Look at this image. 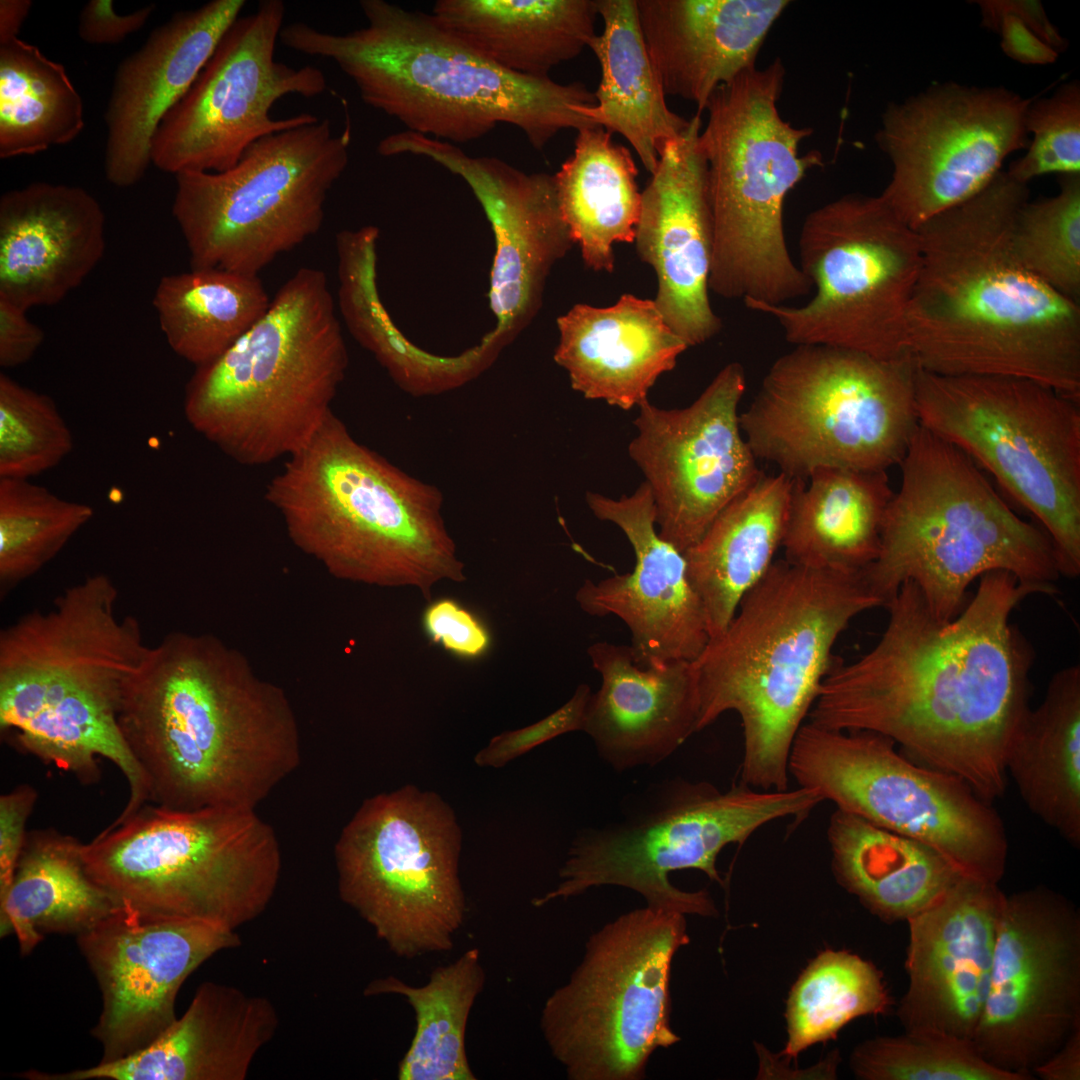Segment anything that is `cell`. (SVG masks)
<instances>
[{
	"label": "cell",
	"instance_id": "f6af8a7d",
	"mask_svg": "<svg viewBox=\"0 0 1080 1080\" xmlns=\"http://www.w3.org/2000/svg\"><path fill=\"white\" fill-rule=\"evenodd\" d=\"M477 948L435 968L422 986L388 976L372 980L365 996L395 994L406 999L415 1016V1033L398 1065L400 1080H475L466 1053L471 1009L485 984Z\"/></svg>",
	"mask_w": 1080,
	"mask_h": 1080
},
{
	"label": "cell",
	"instance_id": "be15d7a7",
	"mask_svg": "<svg viewBox=\"0 0 1080 1080\" xmlns=\"http://www.w3.org/2000/svg\"><path fill=\"white\" fill-rule=\"evenodd\" d=\"M31 6L30 0L0 1V44L18 38Z\"/></svg>",
	"mask_w": 1080,
	"mask_h": 1080
},
{
	"label": "cell",
	"instance_id": "b9f144b4",
	"mask_svg": "<svg viewBox=\"0 0 1080 1080\" xmlns=\"http://www.w3.org/2000/svg\"><path fill=\"white\" fill-rule=\"evenodd\" d=\"M378 237L374 226L336 236L338 305L352 336L414 396L440 394L477 377L481 366L472 349L457 357L435 356L417 348L393 323L377 288Z\"/></svg>",
	"mask_w": 1080,
	"mask_h": 1080
},
{
	"label": "cell",
	"instance_id": "d4e9b609",
	"mask_svg": "<svg viewBox=\"0 0 1080 1080\" xmlns=\"http://www.w3.org/2000/svg\"><path fill=\"white\" fill-rule=\"evenodd\" d=\"M77 944L102 996L91 1034L104 1063L157 1040L177 1020L175 1001L185 980L217 952L238 947L240 938L222 927L147 918L122 906L77 935Z\"/></svg>",
	"mask_w": 1080,
	"mask_h": 1080
},
{
	"label": "cell",
	"instance_id": "c3c4849f",
	"mask_svg": "<svg viewBox=\"0 0 1080 1080\" xmlns=\"http://www.w3.org/2000/svg\"><path fill=\"white\" fill-rule=\"evenodd\" d=\"M28 479L0 478V595L38 573L93 517Z\"/></svg>",
	"mask_w": 1080,
	"mask_h": 1080
},
{
	"label": "cell",
	"instance_id": "1f68e13d",
	"mask_svg": "<svg viewBox=\"0 0 1080 1080\" xmlns=\"http://www.w3.org/2000/svg\"><path fill=\"white\" fill-rule=\"evenodd\" d=\"M275 1006L226 984L202 983L185 1011L151 1045L126 1058L65 1073L28 1070L27 1080H244L278 1029Z\"/></svg>",
	"mask_w": 1080,
	"mask_h": 1080
},
{
	"label": "cell",
	"instance_id": "94428289",
	"mask_svg": "<svg viewBox=\"0 0 1080 1080\" xmlns=\"http://www.w3.org/2000/svg\"><path fill=\"white\" fill-rule=\"evenodd\" d=\"M980 13H1011L1019 17L1037 36L1058 53L1068 46L1066 39L1048 18L1043 5L1031 0H977Z\"/></svg>",
	"mask_w": 1080,
	"mask_h": 1080
},
{
	"label": "cell",
	"instance_id": "cb8c5ba5",
	"mask_svg": "<svg viewBox=\"0 0 1080 1080\" xmlns=\"http://www.w3.org/2000/svg\"><path fill=\"white\" fill-rule=\"evenodd\" d=\"M377 151L384 157H428L469 185L495 240L488 294L497 320L492 332L510 344L537 316L551 270L575 245L554 176L526 173L492 156L473 157L452 143L407 130L380 140Z\"/></svg>",
	"mask_w": 1080,
	"mask_h": 1080
},
{
	"label": "cell",
	"instance_id": "91938a15",
	"mask_svg": "<svg viewBox=\"0 0 1080 1080\" xmlns=\"http://www.w3.org/2000/svg\"><path fill=\"white\" fill-rule=\"evenodd\" d=\"M27 310L0 298V366L14 368L28 362L44 340Z\"/></svg>",
	"mask_w": 1080,
	"mask_h": 1080
},
{
	"label": "cell",
	"instance_id": "7bdbcfd3",
	"mask_svg": "<svg viewBox=\"0 0 1080 1080\" xmlns=\"http://www.w3.org/2000/svg\"><path fill=\"white\" fill-rule=\"evenodd\" d=\"M577 132L573 154L553 175L559 207L586 267L611 273L613 245L635 240L638 169L630 150L602 126Z\"/></svg>",
	"mask_w": 1080,
	"mask_h": 1080
},
{
	"label": "cell",
	"instance_id": "6125c7cd",
	"mask_svg": "<svg viewBox=\"0 0 1080 1080\" xmlns=\"http://www.w3.org/2000/svg\"><path fill=\"white\" fill-rule=\"evenodd\" d=\"M1032 1075L1042 1080L1080 1079V1025L1056 1052L1033 1069Z\"/></svg>",
	"mask_w": 1080,
	"mask_h": 1080
},
{
	"label": "cell",
	"instance_id": "8992f818",
	"mask_svg": "<svg viewBox=\"0 0 1080 1080\" xmlns=\"http://www.w3.org/2000/svg\"><path fill=\"white\" fill-rule=\"evenodd\" d=\"M289 536L344 579L412 587L466 580L439 488L358 442L331 411L265 489Z\"/></svg>",
	"mask_w": 1080,
	"mask_h": 1080
},
{
	"label": "cell",
	"instance_id": "ab89813d",
	"mask_svg": "<svg viewBox=\"0 0 1080 1080\" xmlns=\"http://www.w3.org/2000/svg\"><path fill=\"white\" fill-rule=\"evenodd\" d=\"M77 839L54 830L27 836L12 884L0 899V934H15L21 955L46 934L79 935L122 904L87 871Z\"/></svg>",
	"mask_w": 1080,
	"mask_h": 1080
},
{
	"label": "cell",
	"instance_id": "7a4b0ae2",
	"mask_svg": "<svg viewBox=\"0 0 1080 1080\" xmlns=\"http://www.w3.org/2000/svg\"><path fill=\"white\" fill-rule=\"evenodd\" d=\"M1029 195L1028 184L1001 171L916 230L908 347L928 372L1025 378L1080 401L1079 303L1030 272L1013 247Z\"/></svg>",
	"mask_w": 1080,
	"mask_h": 1080
},
{
	"label": "cell",
	"instance_id": "836d02e7",
	"mask_svg": "<svg viewBox=\"0 0 1080 1080\" xmlns=\"http://www.w3.org/2000/svg\"><path fill=\"white\" fill-rule=\"evenodd\" d=\"M554 361L586 399L629 410L647 401L657 379L689 347L654 300L622 294L615 304L572 306L556 320Z\"/></svg>",
	"mask_w": 1080,
	"mask_h": 1080
},
{
	"label": "cell",
	"instance_id": "f1b7e54d",
	"mask_svg": "<svg viewBox=\"0 0 1080 1080\" xmlns=\"http://www.w3.org/2000/svg\"><path fill=\"white\" fill-rule=\"evenodd\" d=\"M244 0H212L177 12L118 66L104 115V169L109 183H138L151 160L152 140L240 16Z\"/></svg>",
	"mask_w": 1080,
	"mask_h": 1080
},
{
	"label": "cell",
	"instance_id": "ee69618b",
	"mask_svg": "<svg viewBox=\"0 0 1080 1080\" xmlns=\"http://www.w3.org/2000/svg\"><path fill=\"white\" fill-rule=\"evenodd\" d=\"M271 303L259 275L191 268L163 276L153 305L170 348L196 367L229 349Z\"/></svg>",
	"mask_w": 1080,
	"mask_h": 1080
},
{
	"label": "cell",
	"instance_id": "d590c367",
	"mask_svg": "<svg viewBox=\"0 0 1080 1080\" xmlns=\"http://www.w3.org/2000/svg\"><path fill=\"white\" fill-rule=\"evenodd\" d=\"M794 479L782 542L784 559L820 570L860 572L877 557L887 473L822 468Z\"/></svg>",
	"mask_w": 1080,
	"mask_h": 1080
},
{
	"label": "cell",
	"instance_id": "e0dca14e",
	"mask_svg": "<svg viewBox=\"0 0 1080 1080\" xmlns=\"http://www.w3.org/2000/svg\"><path fill=\"white\" fill-rule=\"evenodd\" d=\"M461 832L440 796L407 785L366 799L334 848L341 900L398 957L452 949L465 919Z\"/></svg>",
	"mask_w": 1080,
	"mask_h": 1080
},
{
	"label": "cell",
	"instance_id": "60d3db41",
	"mask_svg": "<svg viewBox=\"0 0 1080 1080\" xmlns=\"http://www.w3.org/2000/svg\"><path fill=\"white\" fill-rule=\"evenodd\" d=\"M827 837L839 882L887 921H907L964 876L932 847L839 809Z\"/></svg>",
	"mask_w": 1080,
	"mask_h": 1080
},
{
	"label": "cell",
	"instance_id": "bcb514c9",
	"mask_svg": "<svg viewBox=\"0 0 1080 1080\" xmlns=\"http://www.w3.org/2000/svg\"><path fill=\"white\" fill-rule=\"evenodd\" d=\"M83 101L65 67L20 38L0 44V158L34 155L75 140Z\"/></svg>",
	"mask_w": 1080,
	"mask_h": 1080
},
{
	"label": "cell",
	"instance_id": "3957f363",
	"mask_svg": "<svg viewBox=\"0 0 1080 1080\" xmlns=\"http://www.w3.org/2000/svg\"><path fill=\"white\" fill-rule=\"evenodd\" d=\"M118 721L148 798L170 809L256 808L301 762L284 693L212 636L173 632L149 646Z\"/></svg>",
	"mask_w": 1080,
	"mask_h": 1080
},
{
	"label": "cell",
	"instance_id": "52a82bcc",
	"mask_svg": "<svg viewBox=\"0 0 1080 1080\" xmlns=\"http://www.w3.org/2000/svg\"><path fill=\"white\" fill-rule=\"evenodd\" d=\"M328 285L324 271L299 268L265 315L188 381V423L235 462L288 458L333 411L349 358Z\"/></svg>",
	"mask_w": 1080,
	"mask_h": 1080
},
{
	"label": "cell",
	"instance_id": "f5cc1de1",
	"mask_svg": "<svg viewBox=\"0 0 1080 1080\" xmlns=\"http://www.w3.org/2000/svg\"><path fill=\"white\" fill-rule=\"evenodd\" d=\"M1031 135L1026 153L1006 171L1028 184L1033 178L1057 173L1080 174V84L1060 85L1050 96L1032 100L1025 116Z\"/></svg>",
	"mask_w": 1080,
	"mask_h": 1080
},
{
	"label": "cell",
	"instance_id": "6f0895ef",
	"mask_svg": "<svg viewBox=\"0 0 1080 1080\" xmlns=\"http://www.w3.org/2000/svg\"><path fill=\"white\" fill-rule=\"evenodd\" d=\"M155 7L150 4L128 14H119L111 0H90L80 13L78 35L91 45L118 44L143 28Z\"/></svg>",
	"mask_w": 1080,
	"mask_h": 1080
},
{
	"label": "cell",
	"instance_id": "ac0fdd59",
	"mask_svg": "<svg viewBox=\"0 0 1080 1080\" xmlns=\"http://www.w3.org/2000/svg\"><path fill=\"white\" fill-rule=\"evenodd\" d=\"M889 738L805 722L789 757L798 786L836 809L920 841L962 875L999 883L1008 843L1004 825L962 779L908 759Z\"/></svg>",
	"mask_w": 1080,
	"mask_h": 1080
},
{
	"label": "cell",
	"instance_id": "680465c9",
	"mask_svg": "<svg viewBox=\"0 0 1080 1080\" xmlns=\"http://www.w3.org/2000/svg\"><path fill=\"white\" fill-rule=\"evenodd\" d=\"M981 26L1000 35V46L1010 59L1025 65L1054 63L1059 53L1011 13H980Z\"/></svg>",
	"mask_w": 1080,
	"mask_h": 1080
},
{
	"label": "cell",
	"instance_id": "7402d4cb",
	"mask_svg": "<svg viewBox=\"0 0 1080 1080\" xmlns=\"http://www.w3.org/2000/svg\"><path fill=\"white\" fill-rule=\"evenodd\" d=\"M118 596L108 575L92 574L1 630V719L54 704L119 713L149 646L139 620L118 614Z\"/></svg>",
	"mask_w": 1080,
	"mask_h": 1080
},
{
	"label": "cell",
	"instance_id": "db71d44e",
	"mask_svg": "<svg viewBox=\"0 0 1080 1080\" xmlns=\"http://www.w3.org/2000/svg\"><path fill=\"white\" fill-rule=\"evenodd\" d=\"M588 685H579L571 698L543 719L491 739L477 753L475 762L483 767H501L514 758L565 733L582 731L591 696Z\"/></svg>",
	"mask_w": 1080,
	"mask_h": 1080
},
{
	"label": "cell",
	"instance_id": "f546056e",
	"mask_svg": "<svg viewBox=\"0 0 1080 1080\" xmlns=\"http://www.w3.org/2000/svg\"><path fill=\"white\" fill-rule=\"evenodd\" d=\"M105 216L85 189L34 182L0 198V298L28 310L60 302L100 262Z\"/></svg>",
	"mask_w": 1080,
	"mask_h": 1080
},
{
	"label": "cell",
	"instance_id": "30bf717a",
	"mask_svg": "<svg viewBox=\"0 0 1080 1080\" xmlns=\"http://www.w3.org/2000/svg\"><path fill=\"white\" fill-rule=\"evenodd\" d=\"M91 877L152 919L236 931L271 902L281 873L274 829L255 808H140L83 844Z\"/></svg>",
	"mask_w": 1080,
	"mask_h": 1080
},
{
	"label": "cell",
	"instance_id": "4dcf8cb0",
	"mask_svg": "<svg viewBox=\"0 0 1080 1080\" xmlns=\"http://www.w3.org/2000/svg\"><path fill=\"white\" fill-rule=\"evenodd\" d=\"M587 653L601 686L591 693L582 731L615 771L656 765L697 732L692 661L643 663L630 645L607 641Z\"/></svg>",
	"mask_w": 1080,
	"mask_h": 1080
},
{
	"label": "cell",
	"instance_id": "277c9868",
	"mask_svg": "<svg viewBox=\"0 0 1080 1080\" xmlns=\"http://www.w3.org/2000/svg\"><path fill=\"white\" fill-rule=\"evenodd\" d=\"M359 5L364 27L336 34L294 22L283 26L279 40L298 53L332 60L364 103L407 131L455 145L509 124L543 150L562 130L595 125L582 113L596 104L585 84L507 70L432 14L385 0Z\"/></svg>",
	"mask_w": 1080,
	"mask_h": 1080
},
{
	"label": "cell",
	"instance_id": "7c38bea8",
	"mask_svg": "<svg viewBox=\"0 0 1080 1080\" xmlns=\"http://www.w3.org/2000/svg\"><path fill=\"white\" fill-rule=\"evenodd\" d=\"M821 802L816 790L801 786L760 790L740 782L720 791L706 782L664 781L643 793L616 822L578 833L560 868V882L532 903L541 907L614 885L639 893L652 907L714 915L706 891L678 889L669 874L697 869L722 883L716 860L723 848L744 843L769 822L801 820Z\"/></svg>",
	"mask_w": 1080,
	"mask_h": 1080
},
{
	"label": "cell",
	"instance_id": "e575fe53",
	"mask_svg": "<svg viewBox=\"0 0 1080 1080\" xmlns=\"http://www.w3.org/2000/svg\"><path fill=\"white\" fill-rule=\"evenodd\" d=\"M794 479L762 476L683 552L710 638L721 634L740 601L768 572L782 547Z\"/></svg>",
	"mask_w": 1080,
	"mask_h": 1080
},
{
	"label": "cell",
	"instance_id": "9a60e30c",
	"mask_svg": "<svg viewBox=\"0 0 1080 1080\" xmlns=\"http://www.w3.org/2000/svg\"><path fill=\"white\" fill-rule=\"evenodd\" d=\"M685 914L647 905L593 933L569 981L545 1001L543 1037L572 1080H639L651 1054L680 1041L670 972L689 942Z\"/></svg>",
	"mask_w": 1080,
	"mask_h": 1080
},
{
	"label": "cell",
	"instance_id": "2e32d148",
	"mask_svg": "<svg viewBox=\"0 0 1080 1080\" xmlns=\"http://www.w3.org/2000/svg\"><path fill=\"white\" fill-rule=\"evenodd\" d=\"M798 266L811 281L801 306L745 302L771 316L797 345L848 349L878 359L911 355L907 312L921 265L918 233L883 198L848 194L811 211Z\"/></svg>",
	"mask_w": 1080,
	"mask_h": 1080
},
{
	"label": "cell",
	"instance_id": "ffe728a7",
	"mask_svg": "<svg viewBox=\"0 0 1080 1080\" xmlns=\"http://www.w3.org/2000/svg\"><path fill=\"white\" fill-rule=\"evenodd\" d=\"M284 18L281 0H263L255 12L234 21L193 85L160 122L152 164L174 175L221 172L259 139L319 120L310 113L279 119L270 113L287 95L310 98L327 87L319 68L275 59Z\"/></svg>",
	"mask_w": 1080,
	"mask_h": 1080
},
{
	"label": "cell",
	"instance_id": "8fae6325",
	"mask_svg": "<svg viewBox=\"0 0 1080 1080\" xmlns=\"http://www.w3.org/2000/svg\"><path fill=\"white\" fill-rule=\"evenodd\" d=\"M912 355L797 345L769 368L740 427L756 459L805 480L822 468L886 472L919 426Z\"/></svg>",
	"mask_w": 1080,
	"mask_h": 1080
},
{
	"label": "cell",
	"instance_id": "9c48e42d",
	"mask_svg": "<svg viewBox=\"0 0 1080 1080\" xmlns=\"http://www.w3.org/2000/svg\"><path fill=\"white\" fill-rule=\"evenodd\" d=\"M784 75L776 59L719 86L700 131L713 220L709 290L744 303L781 305L813 292L790 255L783 207L822 162L818 152H799L811 129L794 127L779 113Z\"/></svg>",
	"mask_w": 1080,
	"mask_h": 1080
},
{
	"label": "cell",
	"instance_id": "f35d334b",
	"mask_svg": "<svg viewBox=\"0 0 1080 1080\" xmlns=\"http://www.w3.org/2000/svg\"><path fill=\"white\" fill-rule=\"evenodd\" d=\"M1005 770L1027 808L1074 848L1080 846V668L1051 679L1012 738Z\"/></svg>",
	"mask_w": 1080,
	"mask_h": 1080
},
{
	"label": "cell",
	"instance_id": "4316f807",
	"mask_svg": "<svg viewBox=\"0 0 1080 1080\" xmlns=\"http://www.w3.org/2000/svg\"><path fill=\"white\" fill-rule=\"evenodd\" d=\"M1005 896L997 883L962 876L907 920L908 988L897 1011L905 1031L973 1039Z\"/></svg>",
	"mask_w": 1080,
	"mask_h": 1080
},
{
	"label": "cell",
	"instance_id": "f907efd6",
	"mask_svg": "<svg viewBox=\"0 0 1080 1080\" xmlns=\"http://www.w3.org/2000/svg\"><path fill=\"white\" fill-rule=\"evenodd\" d=\"M1013 247L1021 263L1066 298H1080V174L1059 177L1052 197L1019 210Z\"/></svg>",
	"mask_w": 1080,
	"mask_h": 1080
},
{
	"label": "cell",
	"instance_id": "5bb4252c",
	"mask_svg": "<svg viewBox=\"0 0 1080 1080\" xmlns=\"http://www.w3.org/2000/svg\"><path fill=\"white\" fill-rule=\"evenodd\" d=\"M350 142L349 126L334 134L319 119L259 139L227 170L175 175L172 214L191 268L259 275L315 235Z\"/></svg>",
	"mask_w": 1080,
	"mask_h": 1080
},
{
	"label": "cell",
	"instance_id": "484cf974",
	"mask_svg": "<svg viewBox=\"0 0 1080 1080\" xmlns=\"http://www.w3.org/2000/svg\"><path fill=\"white\" fill-rule=\"evenodd\" d=\"M586 502L599 520L622 530L635 565L629 573L586 580L575 594L581 610L621 619L640 662L694 661L710 639L704 609L683 552L658 534L649 486L643 482L632 495L619 499L589 492Z\"/></svg>",
	"mask_w": 1080,
	"mask_h": 1080
},
{
	"label": "cell",
	"instance_id": "603a6c76",
	"mask_svg": "<svg viewBox=\"0 0 1080 1080\" xmlns=\"http://www.w3.org/2000/svg\"><path fill=\"white\" fill-rule=\"evenodd\" d=\"M745 389L732 362L687 407L638 406L629 455L651 490L658 534L681 552L763 474L740 427Z\"/></svg>",
	"mask_w": 1080,
	"mask_h": 1080
},
{
	"label": "cell",
	"instance_id": "83f0119b",
	"mask_svg": "<svg viewBox=\"0 0 1080 1080\" xmlns=\"http://www.w3.org/2000/svg\"><path fill=\"white\" fill-rule=\"evenodd\" d=\"M701 126L696 114L661 151L641 191L634 240L638 257L657 277L656 306L689 347L707 342L722 327L709 298L713 220Z\"/></svg>",
	"mask_w": 1080,
	"mask_h": 1080
},
{
	"label": "cell",
	"instance_id": "d6986e66",
	"mask_svg": "<svg viewBox=\"0 0 1080 1080\" xmlns=\"http://www.w3.org/2000/svg\"><path fill=\"white\" fill-rule=\"evenodd\" d=\"M1025 98L1003 86L934 83L882 114L879 148L892 164L880 196L913 230L980 193L1027 148Z\"/></svg>",
	"mask_w": 1080,
	"mask_h": 1080
},
{
	"label": "cell",
	"instance_id": "681fc988",
	"mask_svg": "<svg viewBox=\"0 0 1080 1080\" xmlns=\"http://www.w3.org/2000/svg\"><path fill=\"white\" fill-rule=\"evenodd\" d=\"M851 1068L865 1080H1024L985 1061L971 1039L935 1032L867 1040L854 1050Z\"/></svg>",
	"mask_w": 1080,
	"mask_h": 1080
},
{
	"label": "cell",
	"instance_id": "9f6ffc18",
	"mask_svg": "<svg viewBox=\"0 0 1080 1080\" xmlns=\"http://www.w3.org/2000/svg\"><path fill=\"white\" fill-rule=\"evenodd\" d=\"M37 799L36 790L21 785L0 797V899L8 892L26 843L28 817Z\"/></svg>",
	"mask_w": 1080,
	"mask_h": 1080
},
{
	"label": "cell",
	"instance_id": "74e56055",
	"mask_svg": "<svg viewBox=\"0 0 1080 1080\" xmlns=\"http://www.w3.org/2000/svg\"><path fill=\"white\" fill-rule=\"evenodd\" d=\"M431 14L495 64L549 77L596 35V0H439Z\"/></svg>",
	"mask_w": 1080,
	"mask_h": 1080
},
{
	"label": "cell",
	"instance_id": "4fadbf2b",
	"mask_svg": "<svg viewBox=\"0 0 1080 1080\" xmlns=\"http://www.w3.org/2000/svg\"><path fill=\"white\" fill-rule=\"evenodd\" d=\"M919 425L977 460L1044 526L1061 575L1080 573V401L1038 382L919 366Z\"/></svg>",
	"mask_w": 1080,
	"mask_h": 1080
},
{
	"label": "cell",
	"instance_id": "7dc6e473",
	"mask_svg": "<svg viewBox=\"0 0 1080 1080\" xmlns=\"http://www.w3.org/2000/svg\"><path fill=\"white\" fill-rule=\"evenodd\" d=\"M891 1005L881 972L860 956L825 951L795 983L786 1010L788 1040L783 1054L796 1057L832 1038L864 1015L884 1014Z\"/></svg>",
	"mask_w": 1080,
	"mask_h": 1080
},
{
	"label": "cell",
	"instance_id": "5b68a950",
	"mask_svg": "<svg viewBox=\"0 0 1080 1080\" xmlns=\"http://www.w3.org/2000/svg\"><path fill=\"white\" fill-rule=\"evenodd\" d=\"M883 606L862 571L775 560L726 629L692 661L697 732L726 712L743 731L740 782L786 790L794 739L833 667L832 649L859 614Z\"/></svg>",
	"mask_w": 1080,
	"mask_h": 1080
},
{
	"label": "cell",
	"instance_id": "d6a6232c",
	"mask_svg": "<svg viewBox=\"0 0 1080 1080\" xmlns=\"http://www.w3.org/2000/svg\"><path fill=\"white\" fill-rule=\"evenodd\" d=\"M645 43L666 95L705 111L715 90L755 67L788 0H636Z\"/></svg>",
	"mask_w": 1080,
	"mask_h": 1080
},
{
	"label": "cell",
	"instance_id": "8d00e7d4",
	"mask_svg": "<svg viewBox=\"0 0 1080 1080\" xmlns=\"http://www.w3.org/2000/svg\"><path fill=\"white\" fill-rule=\"evenodd\" d=\"M604 28L589 45L601 70L596 104L582 113L632 146L652 174L664 146L686 130L689 121L673 112L650 58L636 0H596Z\"/></svg>",
	"mask_w": 1080,
	"mask_h": 1080
},
{
	"label": "cell",
	"instance_id": "6da1fadb",
	"mask_svg": "<svg viewBox=\"0 0 1080 1080\" xmlns=\"http://www.w3.org/2000/svg\"><path fill=\"white\" fill-rule=\"evenodd\" d=\"M1034 593L1041 591L1013 574L991 571L967 606L941 622L917 586L903 583L885 605L879 641L832 667L809 721L885 736L993 802L1004 794L1006 753L1030 709L1033 654L1010 615Z\"/></svg>",
	"mask_w": 1080,
	"mask_h": 1080
},
{
	"label": "cell",
	"instance_id": "44dd1931",
	"mask_svg": "<svg viewBox=\"0 0 1080 1080\" xmlns=\"http://www.w3.org/2000/svg\"><path fill=\"white\" fill-rule=\"evenodd\" d=\"M1080 1025V912L1046 886L1006 895L972 1041L992 1066L1032 1071Z\"/></svg>",
	"mask_w": 1080,
	"mask_h": 1080
},
{
	"label": "cell",
	"instance_id": "ba28073f",
	"mask_svg": "<svg viewBox=\"0 0 1080 1080\" xmlns=\"http://www.w3.org/2000/svg\"><path fill=\"white\" fill-rule=\"evenodd\" d=\"M899 465L879 553L862 570L883 606L910 581L932 615L948 622L969 585L998 570L1056 593L1061 574L1050 538L1010 509L965 452L919 425Z\"/></svg>",
	"mask_w": 1080,
	"mask_h": 1080
},
{
	"label": "cell",
	"instance_id": "816d5d0a",
	"mask_svg": "<svg viewBox=\"0 0 1080 1080\" xmlns=\"http://www.w3.org/2000/svg\"><path fill=\"white\" fill-rule=\"evenodd\" d=\"M72 449V433L53 399L1 373L0 478L39 475Z\"/></svg>",
	"mask_w": 1080,
	"mask_h": 1080
},
{
	"label": "cell",
	"instance_id": "11a10c76",
	"mask_svg": "<svg viewBox=\"0 0 1080 1080\" xmlns=\"http://www.w3.org/2000/svg\"><path fill=\"white\" fill-rule=\"evenodd\" d=\"M428 637L447 651L462 658H478L490 647L486 627L453 599L444 598L426 608L422 618Z\"/></svg>",
	"mask_w": 1080,
	"mask_h": 1080
}]
</instances>
